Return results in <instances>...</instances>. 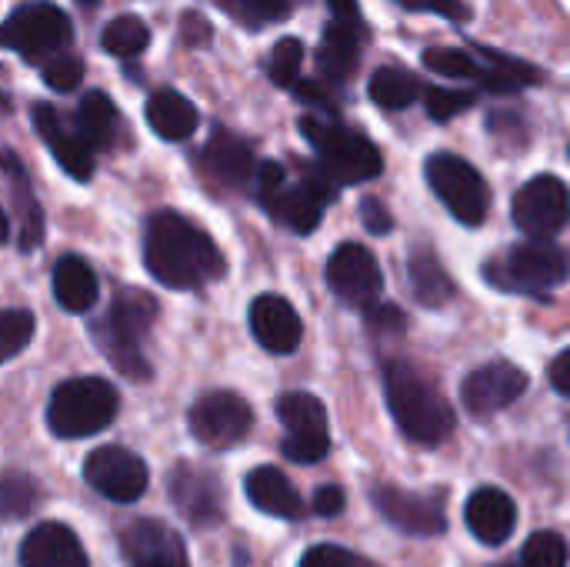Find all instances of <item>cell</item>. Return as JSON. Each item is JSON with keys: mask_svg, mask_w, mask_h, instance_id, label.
Instances as JSON below:
<instances>
[{"mask_svg": "<svg viewBox=\"0 0 570 567\" xmlns=\"http://www.w3.org/2000/svg\"><path fill=\"white\" fill-rule=\"evenodd\" d=\"M144 264L150 277L170 291H197L220 281L227 261L214 237L177 211H157L144 231Z\"/></svg>", "mask_w": 570, "mask_h": 567, "instance_id": "obj_1", "label": "cell"}, {"mask_svg": "<svg viewBox=\"0 0 570 567\" xmlns=\"http://www.w3.org/2000/svg\"><path fill=\"white\" fill-rule=\"evenodd\" d=\"M384 394L387 408L414 444L438 448L454 434V408L444 398V391L411 361H391L384 368Z\"/></svg>", "mask_w": 570, "mask_h": 567, "instance_id": "obj_2", "label": "cell"}, {"mask_svg": "<svg viewBox=\"0 0 570 567\" xmlns=\"http://www.w3.org/2000/svg\"><path fill=\"white\" fill-rule=\"evenodd\" d=\"M157 321V301L147 291H120L110 304V311L94 321L90 334L100 344L104 358L130 378V381H147L150 364L144 358V338L150 334V324Z\"/></svg>", "mask_w": 570, "mask_h": 567, "instance_id": "obj_3", "label": "cell"}, {"mask_svg": "<svg viewBox=\"0 0 570 567\" xmlns=\"http://www.w3.org/2000/svg\"><path fill=\"white\" fill-rule=\"evenodd\" d=\"M484 277H488V284H494L498 291L541 297V294L561 287V284L568 281L570 254L561 244H554V241L514 244V247L494 254V257L484 264Z\"/></svg>", "mask_w": 570, "mask_h": 567, "instance_id": "obj_4", "label": "cell"}, {"mask_svg": "<svg viewBox=\"0 0 570 567\" xmlns=\"http://www.w3.org/2000/svg\"><path fill=\"white\" fill-rule=\"evenodd\" d=\"M117 391L104 378H70L53 388L47 404V428L63 438H90L117 418Z\"/></svg>", "mask_w": 570, "mask_h": 567, "instance_id": "obj_5", "label": "cell"}, {"mask_svg": "<svg viewBox=\"0 0 570 567\" xmlns=\"http://www.w3.org/2000/svg\"><path fill=\"white\" fill-rule=\"evenodd\" d=\"M301 134L307 137V144L317 150L321 167L337 180V184H364L371 177L381 174L384 160L377 144H371L364 134L337 124L334 117H314L304 114L301 117Z\"/></svg>", "mask_w": 570, "mask_h": 567, "instance_id": "obj_6", "label": "cell"}, {"mask_svg": "<svg viewBox=\"0 0 570 567\" xmlns=\"http://www.w3.org/2000/svg\"><path fill=\"white\" fill-rule=\"evenodd\" d=\"M73 37L70 17L50 0H27L13 7L3 20V43L23 60H53L67 50Z\"/></svg>", "mask_w": 570, "mask_h": 567, "instance_id": "obj_7", "label": "cell"}, {"mask_svg": "<svg viewBox=\"0 0 570 567\" xmlns=\"http://www.w3.org/2000/svg\"><path fill=\"white\" fill-rule=\"evenodd\" d=\"M424 174H428V184L431 190L438 194V201L468 227H481L488 221V211H491V190H488V180L481 177V170L458 157V154H431L428 164H424Z\"/></svg>", "mask_w": 570, "mask_h": 567, "instance_id": "obj_8", "label": "cell"}, {"mask_svg": "<svg viewBox=\"0 0 570 567\" xmlns=\"http://www.w3.org/2000/svg\"><path fill=\"white\" fill-rule=\"evenodd\" d=\"M277 418L287 428V438L281 444L287 461L297 465H317L327 458L331 451V438H327V411L314 394L294 391L284 394L277 401Z\"/></svg>", "mask_w": 570, "mask_h": 567, "instance_id": "obj_9", "label": "cell"}, {"mask_svg": "<svg viewBox=\"0 0 570 567\" xmlns=\"http://www.w3.org/2000/svg\"><path fill=\"white\" fill-rule=\"evenodd\" d=\"M568 221L570 190L561 177L541 174L514 194V224L531 241H551L558 231L568 227Z\"/></svg>", "mask_w": 570, "mask_h": 567, "instance_id": "obj_10", "label": "cell"}, {"mask_svg": "<svg viewBox=\"0 0 570 567\" xmlns=\"http://www.w3.org/2000/svg\"><path fill=\"white\" fill-rule=\"evenodd\" d=\"M254 424L250 404L234 391H210L190 408V431L204 448H234Z\"/></svg>", "mask_w": 570, "mask_h": 567, "instance_id": "obj_11", "label": "cell"}, {"mask_svg": "<svg viewBox=\"0 0 570 567\" xmlns=\"http://www.w3.org/2000/svg\"><path fill=\"white\" fill-rule=\"evenodd\" d=\"M83 481L107 501L134 505L147 491V465L127 448H97L83 461Z\"/></svg>", "mask_w": 570, "mask_h": 567, "instance_id": "obj_12", "label": "cell"}, {"mask_svg": "<svg viewBox=\"0 0 570 567\" xmlns=\"http://www.w3.org/2000/svg\"><path fill=\"white\" fill-rule=\"evenodd\" d=\"M327 284L344 304L371 311L377 304V297H381L384 277H381L377 257L364 244L347 241L327 261Z\"/></svg>", "mask_w": 570, "mask_h": 567, "instance_id": "obj_13", "label": "cell"}, {"mask_svg": "<svg viewBox=\"0 0 570 567\" xmlns=\"http://www.w3.org/2000/svg\"><path fill=\"white\" fill-rule=\"evenodd\" d=\"M528 391V374L511 361H494L468 374L461 384V401L474 418H491L511 408Z\"/></svg>", "mask_w": 570, "mask_h": 567, "instance_id": "obj_14", "label": "cell"}, {"mask_svg": "<svg viewBox=\"0 0 570 567\" xmlns=\"http://www.w3.org/2000/svg\"><path fill=\"white\" fill-rule=\"evenodd\" d=\"M120 555L127 567H187V548L180 535L150 518L124 528Z\"/></svg>", "mask_w": 570, "mask_h": 567, "instance_id": "obj_15", "label": "cell"}, {"mask_svg": "<svg viewBox=\"0 0 570 567\" xmlns=\"http://www.w3.org/2000/svg\"><path fill=\"white\" fill-rule=\"evenodd\" d=\"M170 498L180 508V515L190 525H197V528L220 521L224 488H220V481L210 471H200V468H190V465L174 468V475H170Z\"/></svg>", "mask_w": 570, "mask_h": 567, "instance_id": "obj_16", "label": "cell"}, {"mask_svg": "<svg viewBox=\"0 0 570 567\" xmlns=\"http://www.w3.org/2000/svg\"><path fill=\"white\" fill-rule=\"evenodd\" d=\"M33 127L40 134V140L47 144V150L53 154V160L73 177V180H90L94 177V150L83 144L80 134L67 130L60 114L50 104H33L30 107Z\"/></svg>", "mask_w": 570, "mask_h": 567, "instance_id": "obj_17", "label": "cell"}, {"mask_svg": "<svg viewBox=\"0 0 570 567\" xmlns=\"http://www.w3.org/2000/svg\"><path fill=\"white\" fill-rule=\"evenodd\" d=\"M250 331L257 344L271 354H294L304 338L294 304H287L281 294H261L250 304Z\"/></svg>", "mask_w": 570, "mask_h": 567, "instance_id": "obj_18", "label": "cell"}, {"mask_svg": "<svg viewBox=\"0 0 570 567\" xmlns=\"http://www.w3.org/2000/svg\"><path fill=\"white\" fill-rule=\"evenodd\" d=\"M3 174H7V201H10V227L20 251H33L43 241V211L30 190V180L13 150H3ZM10 234V231H7Z\"/></svg>", "mask_w": 570, "mask_h": 567, "instance_id": "obj_19", "label": "cell"}, {"mask_svg": "<svg viewBox=\"0 0 570 567\" xmlns=\"http://www.w3.org/2000/svg\"><path fill=\"white\" fill-rule=\"evenodd\" d=\"M371 501L377 505V511L401 531L407 535H417V538H431V535H441L448 528L444 515L438 505H431L428 498L421 495H411V491H401V488H391V485H381Z\"/></svg>", "mask_w": 570, "mask_h": 567, "instance_id": "obj_20", "label": "cell"}, {"mask_svg": "<svg viewBox=\"0 0 570 567\" xmlns=\"http://www.w3.org/2000/svg\"><path fill=\"white\" fill-rule=\"evenodd\" d=\"M20 567H87V551L67 525L43 521L23 538Z\"/></svg>", "mask_w": 570, "mask_h": 567, "instance_id": "obj_21", "label": "cell"}, {"mask_svg": "<svg viewBox=\"0 0 570 567\" xmlns=\"http://www.w3.org/2000/svg\"><path fill=\"white\" fill-rule=\"evenodd\" d=\"M200 164L207 170V177H214L224 187H244L250 180H257V160L247 140H240L230 130H214V137L207 140Z\"/></svg>", "mask_w": 570, "mask_h": 567, "instance_id": "obj_22", "label": "cell"}, {"mask_svg": "<svg viewBox=\"0 0 570 567\" xmlns=\"http://www.w3.org/2000/svg\"><path fill=\"white\" fill-rule=\"evenodd\" d=\"M464 518H468L471 535L481 545H491V548L504 545L514 535V528H518V508H514V501L501 488H481V491H474L471 501H468Z\"/></svg>", "mask_w": 570, "mask_h": 567, "instance_id": "obj_23", "label": "cell"}, {"mask_svg": "<svg viewBox=\"0 0 570 567\" xmlns=\"http://www.w3.org/2000/svg\"><path fill=\"white\" fill-rule=\"evenodd\" d=\"M264 211L284 224L287 231L294 234H311L317 224H321V214H324V201H317L304 184H277V187H267V190H257Z\"/></svg>", "mask_w": 570, "mask_h": 567, "instance_id": "obj_24", "label": "cell"}, {"mask_svg": "<svg viewBox=\"0 0 570 567\" xmlns=\"http://www.w3.org/2000/svg\"><path fill=\"white\" fill-rule=\"evenodd\" d=\"M77 134L90 150H117L124 144V117L104 90H87L80 97Z\"/></svg>", "mask_w": 570, "mask_h": 567, "instance_id": "obj_25", "label": "cell"}, {"mask_svg": "<svg viewBox=\"0 0 570 567\" xmlns=\"http://www.w3.org/2000/svg\"><path fill=\"white\" fill-rule=\"evenodd\" d=\"M144 114H147L150 130H154L157 137H164V140H187V137L197 130V124H200L197 107H194L180 90H174V87L154 90V94L147 97Z\"/></svg>", "mask_w": 570, "mask_h": 567, "instance_id": "obj_26", "label": "cell"}, {"mask_svg": "<svg viewBox=\"0 0 570 567\" xmlns=\"http://www.w3.org/2000/svg\"><path fill=\"white\" fill-rule=\"evenodd\" d=\"M97 294H100L97 274L83 257L67 254L53 264V297L63 311L83 314L97 304Z\"/></svg>", "mask_w": 570, "mask_h": 567, "instance_id": "obj_27", "label": "cell"}, {"mask_svg": "<svg viewBox=\"0 0 570 567\" xmlns=\"http://www.w3.org/2000/svg\"><path fill=\"white\" fill-rule=\"evenodd\" d=\"M244 488H247L250 505L257 511H264V515L287 518V521H294V518L304 515V505H301L294 485L277 468H257V471H250L247 481H244Z\"/></svg>", "mask_w": 570, "mask_h": 567, "instance_id": "obj_28", "label": "cell"}, {"mask_svg": "<svg viewBox=\"0 0 570 567\" xmlns=\"http://www.w3.org/2000/svg\"><path fill=\"white\" fill-rule=\"evenodd\" d=\"M367 37L331 20L327 30H324V40L317 47V67L331 77V80H351L357 74V63H361V43Z\"/></svg>", "mask_w": 570, "mask_h": 567, "instance_id": "obj_29", "label": "cell"}, {"mask_svg": "<svg viewBox=\"0 0 570 567\" xmlns=\"http://www.w3.org/2000/svg\"><path fill=\"white\" fill-rule=\"evenodd\" d=\"M407 274H411V287H414L417 301L428 304V307H441L454 294V284H451L444 264L438 261V254L431 247H414L411 251Z\"/></svg>", "mask_w": 570, "mask_h": 567, "instance_id": "obj_30", "label": "cell"}, {"mask_svg": "<svg viewBox=\"0 0 570 567\" xmlns=\"http://www.w3.org/2000/svg\"><path fill=\"white\" fill-rule=\"evenodd\" d=\"M481 57L488 60V67L481 70V80L488 90H498V94H514L521 87H531V84H541L544 74L528 63V60H518L504 50H494V47H481Z\"/></svg>", "mask_w": 570, "mask_h": 567, "instance_id": "obj_31", "label": "cell"}, {"mask_svg": "<svg viewBox=\"0 0 570 567\" xmlns=\"http://www.w3.org/2000/svg\"><path fill=\"white\" fill-rule=\"evenodd\" d=\"M421 80L404 67H381L367 80V97L384 110H404L421 97Z\"/></svg>", "mask_w": 570, "mask_h": 567, "instance_id": "obj_32", "label": "cell"}, {"mask_svg": "<svg viewBox=\"0 0 570 567\" xmlns=\"http://www.w3.org/2000/svg\"><path fill=\"white\" fill-rule=\"evenodd\" d=\"M147 43H150V27L134 13H120L100 30V47L110 57H120V60L140 57L147 50Z\"/></svg>", "mask_w": 570, "mask_h": 567, "instance_id": "obj_33", "label": "cell"}, {"mask_svg": "<svg viewBox=\"0 0 570 567\" xmlns=\"http://www.w3.org/2000/svg\"><path fill=\"white\" fill-rule=\"evenodd\" d=\"M568 541L558 531H538L521 551L524 567H568Z\"/></svg>", "mask_w": 570, "mask_h": 567, "instance_id": "obj_34", "label": "cell"}, {"mask_svg": "<svg viewBox=\"0 0 570 567\" xmlns=\"http://www.w3.org/2000/svg\"><path fill=\"white\" fill-rule=\"evenodd\" d=\"M301 60H304V43L297 37H281L271 50V63L267 74L277 87H294L297 74H301Z\"/></svg>", "mask_w": 570, "mask_h": 567, "instance_id": "obj_35", "label": "cell"}, {"mask_svg": "<svg viewBox=\"0 0 570 567\" xmlns=\"http://www.w3.org/2000/svg\"><path fill=\"white\" fill-rule=\"evenodd\" d=\"M421 63H424L428 70H434V74L458 77V80H464V77H481L478 60H474L471 53L451 50V47H428V50L421 53Z\"/></svg>", "mask_w": 570, "mask_h": 567, "instance_id": "obj_36", "label": "cell"}, {"mask_svg": "<svg viewBox=\"0 0 570 567\" xmlns=\"http://www.w3.org/2000/svg\"><path fill=\"white\" fill-rule=\"evenodd\" d=\"M33 338V314L30 311H3L0 314V354L10 361V358H17L23 348H27V341Z\"/></svg>", "mask_w": 570, "mask_h": 567, "instance_id": "obj_37", "label": "cell"}, {"mask_svg": "<svg viewBox=\"0 0 570 567\" xmlns=\"http://www.w3.org/2000/svg\"><path fill=\"white\" fill-rule=\"evenodd\" d=\"M40 77H43V84H47L50 90L70 94V90H77L80 80H83V60L73 57V53H60V57L40 63Z\"/></svg>", "mask_w": 570, "mask_h": 567, "instance_id": "obj_38", "label": "cell"}, {"mask_svg": "<svg viewBox=\"0 0 570 567\" xmlns=\"http://www.w3.org/2000/svg\"><path fill=\"white\" fill-rule=\"evenodd\" d=\"M474 100H478L474 90H454V87H428L424 90V104L434 120H451V117L464 114L468 107H474Z\"/></svg>", "mask_w": 570, "mask_h": 567, "instance_id": "obj_39", "label": "cell"}, {"mask_svg": "<svg viewBox=\"0 0 570 567\" xmlns=\"http://www.w3.org/2000/svg\"><path fill=\"white\" fill-rule=\"evenodd\" d=\"M37 501H40V491H37V485L30 478H23V475H7L3 478V511H7L10 521L30 515Z\"/></svg>", "mask_w": 570, "mask_h": 567, "instance_id": "obj_40", "label": "cell"}, {"mask_svg": "<svg viewBox=\"0 0 570 567\" xmlns=\"http://www.w3.org/2000/svg\"><path fill=\"white\" fill-rule=\"evenodd\" d=\"M301 567H364L361 558H354L351 551L344 548H334V545H317L311 548L304 558H301Z\"/></svg>", "mask_w": 570, "mask_h": 567, "instance_id": "obj_41", "label": "cell"}, {"mask_svg": "<svg viewBox=\"0 0 570 567\" xmlns=\"http://www.w3.org/2000/svg\"><path fill=\"white\" fill-rule=\"evenodd\" d=\"M397 3L407 10H431V13H441L448 20H468L471 17L464 0H397Z\"/></svg>", "mask_w": 570, "mask_h": 567, "instance_id": "obj_42", "label": "cell"}, {"mask_svg": "<svg viewBox=\"0 0 570 567\" xmlns=\"http://www.w3.org/2000/svg\"><path fill=\"white\" fill-rule=\"evenodd\" d=\"M361 217H364V227H367L371 234H387V231L394 227L387 207H384L377 197H364V201H361Z\"/></svg>", "mask_w": 570, "mask_h": 567, "instance_id": "obj_43", "label": "cell"}, {"mask_svg": "<svg viewBox=\"0 0 570 567\" xmlns=\"http://www.w3.org/2000/svg\"><path fill=\"white\" fill-rule=\"evenodd\" d=\"M344 505H347V495L337 485H324L314 495V515H321V518H337L344 511Z\"/></svg>", "mask_w": 570, "mask_h": 567, "instance_id": "obj_44", "label": "cell"}, {"mask_svg": "<svg viewBox=\"0 0 570 567\" xmlns=\"http://www.w3.org/2000/svg\"><path fill=\"white\" fill-rule=\"evenodd\" d=\"M327 7H331V13H334L337 23H344V27L364 33V37L371 33L367 23H364V13H361V3L357 0H327Z\"/></svg>", "mask_w": 570, "mask_h": 567, "instance_id": "obj_45", "label": "cell"}, {"mask_svg": "<svg viewBox=\"0 0 570 567\" xmlns=\"http://www.w3.org/2000/svg\"><path fill=\"white\" fill-rule=\"evenodd\" d=\"M367 324L371 331H391V334H401L404 331V314L391 304H374L367 311Z\"/></svg>", "mask_w": 570, "mask_h": 567, "instance_id": "obj_46", "label": "cell"}, {"mask_svg": "<svg viewBox=\"0 0 570 567\" xmlns=\"http://www.w3.org/2000/svg\"><path fill=\"white\" fill-rule=\"evenodd\" d=\"M294 94H297L304 104L321 107L327 117H334V114H337V104L331 100V94H327V90H321V87H317V84H311V80H297V84H294Z\"/></svg>", "mask_w": 570, "mask_h": 567, "instance_id": "obj_47", "label": "cell"}, {"mask_svg": "<svg viewBox=\"0 0 570 567\" xmlns=\"http://www.w3.org/2000/svg\"><path fill=\"white\" fill-rule=\"evenodd\" d=\"M240 7L261 20H284L291 10V0H240Z\"/></svg>", "mask_w": 570, "mask_h": 567, "instance_id": "obj_48", "label": "cell"}, {"mask_svg": "<svg viewBox=\"0 0 570 567\" xmlns=\"http://www.w3.org/2000/svg\"><path fill=\"white\" fill-rule=\"evenodd\" d=\"M551 388H554L558 394L570 398V348L568 351H561V354L551 361Z\"/></svg>", "mask_w": 570, "mask_h": 567, "instance_id": "obj_49", "label": "cell"}, {"mask_svg": "<svg viewBox=\"0 0 570 567\" xmlns=\"http://www.w3.org/2000/svg\"><path fill=\"white\" fill-rule=\"evenodd\" d=\"M80 3H97V0H80Z\"/></svg>", "mask_w": 570, "mask_h": 567, "instance_id": "obj_50", "label": "cell"}, {"mask_svg": "<svg viewBox=\"0 0 570 567\" xmlns=\"http://www.w3.org/2000/svg\"><path fill=\"white\" fill-rule=\"evenodd\" d=\"M498 567H518V565H498Z\"/></svg>", "mask_w": 570, "mask_h": 567, "instance_id": "obj_51", "label": "cell"}]
</instances>
